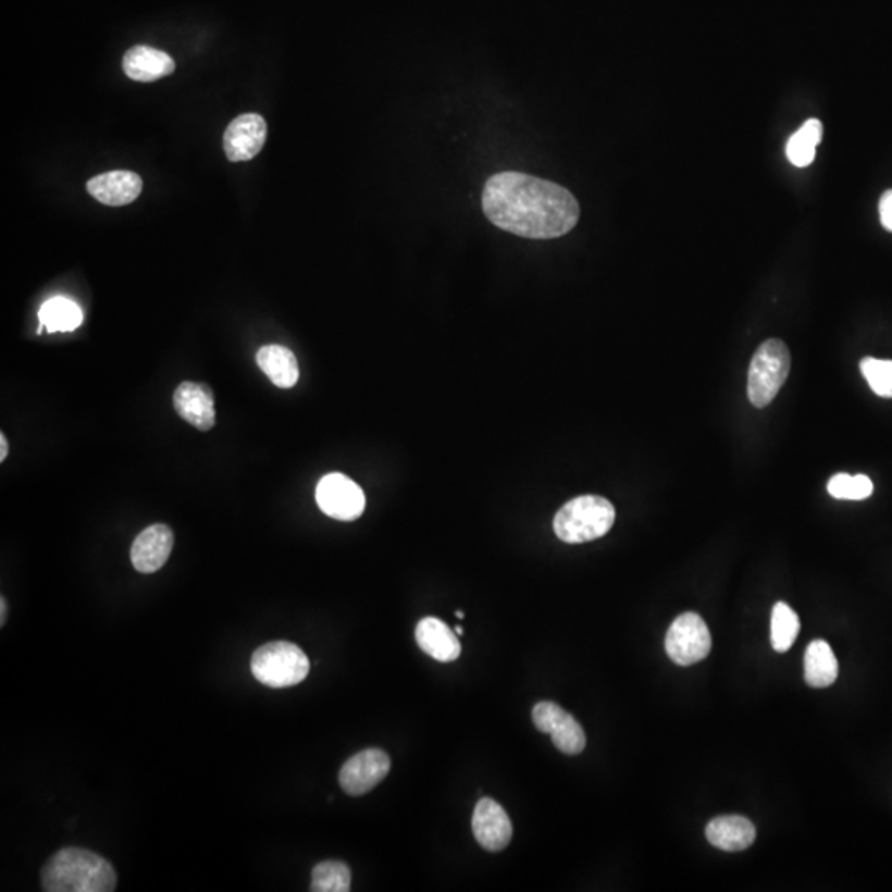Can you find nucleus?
<instances>
[{"label": "nucleus", "mask_w": 892, "mask_h": 892, "mask_svg": "<svg viewBox=\"0 0 892 892\" xmlns=\"http://www.w3.org/2000/svg\"><path fill=\"white\" fill-rule=\"evenodd\" d=\"M86 189L104 206H127L141 196L143 178L129 171H111L89 178Z\"/></svg>", "instance_id": "nucleus-14"}, {"label": "nucleus", "mask_w": 892, "mask_h": 892, "mask_svg": "<svg viewBox=\"0 0 892 892\" xmlns=\"http://www.w3.org/2000/svg\"><path fill=\"white\" fill-rule=\"evenodd\" d=\"M455 615H457V617L460 618V620H463V618H464V614L461 610H457V614H455Z\"/></svg>", "instance_id": "nucleus-29"}, {"label": "nucleus", "mask_w": 892, "mask_h": 892, "mask_svg": "<svg viewBox=\"0 0 892 892\" xmlns=\"http://www.w3.org/2000/svg\"><path fill=\"white\" fill-rule=\"evenodd\" d=\"M416 640L420 649L436 661L451 662L460 658L461 645L457 633L451 632L450 627L438 618L426 617L420 620Z\"/></svg>", "instance_id": "nucleus-15"}, {"label": "nucleus", "mask_w": 892, "mask_h": 892, "mask_svg": "<svg viewBox=\"0 0 892 892\" xmlns=\"http://www.w3.org/2000/svg\"><path fill=\"white\" fill-rule=\"evenodd\" d=\"M41 326L47 327L49 333H70L75 331L83 323V312L79 306L72 299L52 298L44 302L38 312Z\"/></svg>", "instance_id": "nucleus-21"}, {"label": "nucleus", "mask_w": 892, "mask_h": 892, "mask_svg": "<svg viewBox=\"0 0 892 892\" xmlns=\"http://www.w3.org/2000/svg\"><path fill=\"white\" fill-rule=\"evenodd\" d=\"M317 501L324 515L337 521H356L366 509L364 491L343 473L326 474L318 483Z\"/></svg>", "instance_id": "nucleus-7"}, {"label": "nucleus", "mask_w": 892, "mask_h": 892, "mask_svg": "<svg viewBox=\"0 0 892 892\" xmlns=\"http://www.w3.org/2000/svg\"><path fill=\"white\" fill-rule=\"evenodd\" d=\"M5 615H8V602L2 597L0 598V624H2V627L5 624Z\"/></svg>", "instance_id": "nucleus-28"}, {"label": "nucleus", "mask_w": 892, "mask_h": 892, "mask_svg": "<svg viewBox=\"0 0 892 892\" xmlns=\"http://www.w3.org/2000/svg\"><path fill=\"white\" fill-rule=\"evenodd\" d=\"M859 368L876 395L892 398V361L865 357Z\"/></svg>", "instance_id": "nucleus-25"}, {"label": "nucleus", "mask_w": 892, "mask_h": 892, "mask_svg": "<svg viewBox=\"0 0 892 892\" xmlns=\"http://www.w3.org/2000/svg\"><path fill=\"white\" fill-rule=\"evenodd\" d=\"M532 722L537 731L549 734L554 745L562 754L577 755L584 751L587 744L584 729L577 722L572 714L563 710L559 704L543 701L532 709Z\"/></svg>", "instance_id": "nucleus-8"}, {"label": "nucleus", "mask_w": 892, "mask_h": 892, "mask_svg": "<svg viewBox=\"0 0 892 892\" xmlns=\"http://www.w3.org/2000/svg\"><path fill=\"white\" fill-rule=\"evenodd\" d=\"M457 633L458 635H463V629H461V627H457Z\"/></svg>", "instance_id": "nucleus-30"}, {"label": "nucleus", "mask_w": 892, "mask_h": 892, "mask_svg": "<svg viewBox=\"0 0 892 892\" xmlns=\"http://www.w3.org/2000/svg\"><path fill=\"white\" fill-rule=\"evenodd\" d=\"M713 639L706 621L686 611L680 615L666 633L665 648L669 659L680 666L696 665L709 655Z\"/></svg>", "instance_id": "nucleus-6"}, {"label": "nucleus", "mask_w": 892, "mask_h": 892, "mask_svg": "<svg viewBox=\"0 0 892 892\" xmlns=\"http://www.w3.org/2000/svg\"><path fill=\"white\" fill-rule=\"evenodd\" d=\"M875 491V484L866 474L838 473L828 481V493L837 499H847V501H863L869 498Z\"/></svg>", "instance_id": "nucleus-24"}, {"label": "nucleus", "mask_w": 892, "mask_h": 892, "mask_svg": "<svg viewBox=\"0 0 892 892\" xmlns=\"http://www.w3.org/2000/svg\"><path fill=\"white\" fill-rule=\"evenodd\" d=\"M838 659L825 640H814L805 652V681L812 687H828L837 681Z\"/></svg>", "instance_id": "nucleus-19"}, {"label": "nucleus", "mask_w": 892, "mask_h": 892, "mask_svg": "<svg viewBox=\"0 0 892 892\" xmlns=\"http://www.w3.org/2000/svg\"><path fill=\"white\" fill-rule=\"evenodd\" d=\"M879 215H881L882 227L892 232V189L882 194L879 200Z\"/></svg>", "instance_id": "nucleus-26"}, {"label": "nucleus", "mask_w": 892, "mask_h": 892, "mask_svg": "<svg viewBox=\"0 0 892 892\" xmlns=\"http://www.w3.org/2000/svg\"><path fill=\"white\" fill-rule=\"evenodd\" d=\"M473 833L486 852H503L512 840L511 818L498 802L484 796L474 808Z\"/></svg>", "instance_id": "nucleus-11"}, {"label": "nucleus", "mask_w": 892, "mask_h": 892, "mask_svg": "<svg viewBox=\"0 0 892 892\" xmlns=\"http://www.w3.org/2000/svg\"><path fill=\"white\" fill-rule=\"evenodd\" d=\"M790 352L785 343L769 339L760 344L748 368L747 395L757 409L772 404L790 374Z\"/></svg>", "instance_id": "nucleus-4"}, {"label": "nucleus", "mask_w": 892, "mask_h": 892, "mask_svg": "<svg viewBox=\"0 0 892 892\" xmlns=\"http://www.w3.org/2000/svg\"><path fill=\"white\" fill-rule=\"evenodd\" d=\"M706 838L722 852H744L755 841V827L747 818L728 815L714 818L707 823Z\"/></svg>", "instance_id": "nucleus-16"}, {"label": "nucleus", "mask_w": 892, "mask_h": 892, "mask_svg": "<svg viewBox=\"0 0 892 892\" xmlns=\"http://www.w3.org/2000/svg\"><path fill=\"white\" fill-rule=\"evenodd\" d=\"M174 409L181 419L209 432L215 425V398L212 388L199 382H183L174 392Z\"/></svg>", "instance_id": "nucleus-12"}, {"label": "nucleus", "mask_w": 892, "mask_h": 892, "mask_svg": "<svg viewBox=\"0 0 892 892\" xmlns=\"http://www.w3.org/2000/svg\"><path fill=\"white\" fill-rule=\"evenodd\" d=\"M116 884L113 866L82 847H63L41 869V889L47 892H113Z\"/></svg>", "instance_id": "nucleus-2"}, {"label": "nucleus", "mask_w": 892, "mask_h": 892, "mask_svg": "<svg viewBox=\"0 0 892 892\" xmlns=\"http://www.w3.org/2000/svg\"><path fill=\"white\" fill-rule=\"evenodd\" d=\"M391 772V757L381 748H366L344 764L339 783L347 795L359 796L371 792Z\"/></svg>", "instance_id": "nucleus-9"}, {"label": "nucleus", "mask_w": 892, "mask_h": 892, "mask_svg": "<svg viewBox=\"0 0 892 892\" xmlns=\"http://www.w3.org/2000/svg\"><path fill=\"white\" fill-rule=\"evenodd\" d=\"M349 866L343 862H323L312 869V892H347L350 891Z\"/></svg>", "instance_id": "nucleus-23"}, {"label": "nucleus", "mask_w": 892, "mask_h": 892, "mask_svg": "<svg viewBox=\"0 0 892 892\" xmlns=\"http://www.w3.org/2000/svg\"><path fill=\"white\" fill-rule=\"evenodd\" d=\"M823 138L820 120H808L786 143V158L796 168H807L815 161L817 146Z\"/></svg>", "instance_id": "nucleus-20"}, {"label": "nucleus", "mask_w": 892, "mask_h": 892, "mask_svg": "<svg viewBox=\"0 0 892 892\" xmlns=\"http://www.w3.org/2000/svg\"><path fill=\"white\" fill-rule=\"evenodd\" d=\"M257 364L276 387L292 388L298 384V361L288 347L278 344L261 347L257 352Z\"/></svg>", "instance_id": "nucleus-18"}, {"label": "nucleus", "mask_w": 892, "mask_h": 892, "mask_svg": "<svg viewBox=\"0 0 892 892\" xmlns=\"http://www.w3.org/2000/svg\"><path fill=\"white\" fill-rule=\"evenodd\" d=\"M481 202L493 225L532 240L562 237L580 216L579 202L569 190L521 172H499L487 178Z\"/></svg>", "instance_id": "nucleus-1"}, {"label": "nucleus", "mask_w": 892, "mask_h": 892, "mask_svg": "<svg viewBox=\"0 0 892 892\" xmlns=\"http://www.w3.org/2000/svg\"><path fill=\"white\" fill-rule=\"evenodd\" d=\"M9 455V443L8 438H5L4 433L0 435V461H4Z\"/></svg>", "instance_id": "nucleus-27"}, {"label": "nucleus", "mask_w": 892, "mask_h": 892, "mask_svg": "<svg viewBox=\"0 0 892 892\" xmlns=\"http://www.w3.org/2000/svg\"><path fill=\"white\" fill-rule=\"evenodd\" d=\"M614 505L600 496H579L563 505L554 518V532L562 543L600 540L615 522Z\"/></svg>", "instance_id": "nucleus-3"}, {"label": "nucleus", "mask_w": 892, "mask_h": 892, "mask_svg": "<svg viewBox=\"0 0 892 892\" xmlns=\"http://www.w3.org/2000/svg\"><path fill=\"white\" fill-rule=\"evenodd\" d=\"M267 121L257 113L241 114L223 134V149L228 161L245 162L258 156L267 141Z\"/></svg>", "instance_id": "nucleus-10"}, {"label": "nucleus", "mask_w": 892, "mask_h": 892, "mask_svg": "<svg viewBox=\"0 0 892 892\" xmlns=\"http://www.w3.org/2000/svg\"><path fill=\"white\" fill-rule=\"evenodd\" d=\"M172 547H174V532L169 525H149L134 540L133 547H131V562L138 572H158L168 562Z\"/></svg>", "instance_id": "nucleus-13"}, {"label": "nucleus", "mask_w": 892, "mask_h": 892, "mask_svg": "<svg viewBox=\"0 0 892 892\" xmlns=\"http://www.w3.org/2000/svg\"><path fill=\"white\" fill-rule=\"evenodd\" d=\"M255 680L268 687H292L302 683L309 673V659L299 646L272 642L260 646L251 656Z\"/></svg>", "instance_id": "nucleus-5"}, {"label": "nucleus", "mask_w": 892, "mask_h": 892, "mask_svg": "<svg viewBox=\"0 0 892 892\" xmlns=\"http://www.w3.org/2000/svg\"><path fill=\"white\" fill-rule=\"evenodd\" d=\"M123 70L134 82L151 83L171 75L175 70L174 60L161 50L148 45H138L127 50L123 59Z\"/></svg>", "instance_id": "nucleus-17"}, {"label": "nucleus", "mask_w": 892, "mask_h": 892, "mask_svg": "<svg viewBox=\"0 0 892 892\" xmlns=\"http://www.w3.org/2000/svg\"><path fill=\"white\" fill-rule=\"evenodd\" d=\"M800 632V618L792 607L779 602L772 610L770 623V640L777 653H785L792 648Z\"/></svg>", "instance_id": "nucleus-22"}]
</instances>
